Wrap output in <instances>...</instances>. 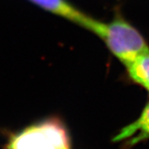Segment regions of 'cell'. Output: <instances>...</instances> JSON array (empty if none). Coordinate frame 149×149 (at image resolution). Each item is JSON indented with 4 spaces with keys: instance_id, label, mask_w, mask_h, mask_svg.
<instances>
[{
    "instance_id": "6da1fadb",
    "label": "cell",
    "mask_w": 149,
    "mask_h": 149,
    "mask_svg": "<svg viewBox=\"0 0 149 149\" xmlns=\"http://www.w3.org/2000/svg\"><path fill=\"white\" fill-rule=\"evenodd\" d=\"M90 31L100 37L125 66L149 53V46L142 34L122 17H115L108 22L95 19Z\"/></svg>"
},
{
    "instance_id": "7a4b0ae2",
    "label": "cell",
    "mask_w": 149,
    "mask_h": 149,
    "mask_svg": "<svg viewBox=\"0 0 149 149\" xmlns=\"http://www.w3.org/2000/svg\"><path fill=\"white\" fill-rule=\"evenodd\" d=\"M7 149H70L67 130L56 118L25 128L10 139Z\"/></svg>"
},
{
    "instance_id": "3957f363",
    "label": "cell",
    "mask_w": 149,
    "mask_h": 149,
    "mask_svg": "<svg viewBox=\"0 0 149 149\" xmlns=\"http://www.w3.org/2000/svg\"><path fill=\"white\" fill-rule=\"evenodd\" d=\"M43 8L65 17L90 30L94 18L74 8L66 0H30Z\"/></svg>"
},
{
    "instance_id": "277c9868",
    "label": "cell",
    "mask_w": 149,
    "mask_h": 149,
    "mask_svg": "<svg viewBox=\"0 0 149 149\" xmlns=\"http://www.w3.org/2000/svg\"><path fill=\"white\" fill-rule=\"evenodd\" d=\"M148 139H149V102L140 117L135 122L123 128L115 136L113 141H127L128 145L132 146Z\"/></svg>"
},
{
    "instance_id": "5b68a950",
    "label": "cell",
    "mask_w": 149,
    "mask_h": 149,
    "mask_svg": "<svg viewBox=\"0 0 149 149\" xmlns=\"http://www.w3.org/2000/svg\"><path fill=\"white\" fill-rule=\"evenodd\" d=\"M126 67L131 79L149 91V53L139 56Z\"/></svg>"
}]
</instances>
